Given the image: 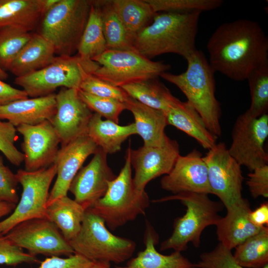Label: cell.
Returning <instances> with one entry per match:
<instances>
[{"label": "cell", "instance_id": "obj_1", "mask_svg": "<svg viewBox=\"0 0 268 268\" xmlns=\"http://www.w3.org/2000/svg\"><path fill=\"white\" fill-rule=\"evenodd\" d=\"M208 62L214 72L235 81L246 80L268 64V38L260 24L239 19L219 25L209 37Z\"/></svg>", "mask_w": 268, "mask_h": 268}, {"label": "cell", "instance_id": "obj_2", "mask_svg": "<svg viewBox=\"0 0 268 268\" xmlns=\"http://www.w3.org/2000/svg\"><path fill=\"white\" fill-rule=\"evenodd\" d=\"M201 13H156L152 22L134 39V50L150 60L168 53L186 60L197 50L196 37Z\"/></svg>", "mask_w": 268, "mask_h": 268}, {"label": "cell", "instance_id": "obj_3", "mask_svg": "<svg viewBox=\"0 0 268 268\" xmlns=\"http://www.w3.org/2000/svg\"><path fill=\"white\" fill-rule=\"evenodd\" d=\"M186 61L185 72L178 74L165 72L160 76L180 89L209 132L217 138L221 134V108L215 95V72L201 51L197 50Z\"/></svg>", "mask_w": 268, "mask_h": 268}, {"label": "cell", "instance_id": "obj_4", "mask_svg": "<svg viewBox=\"0 0 268 268\" xmlns=\"http://www.w3.org/2000/svg\"><path fill=\"white\" fill-rule=\"evenodd\" d=\"M130 144L126 151L125 164L119 175L109 184L105 195L90 208L100 217L107 227L114 231L144 215L150 201L145 191L134 185L130 160Z\"/></svg>", "mask_w": 268, "mask_h": 268}, {"label": "cell", "instance_id": "obj_5", "mask_svg": "<svg viewBox=\"0 0 268 268\" xmlns=\"http://www.w3.org/2000/svg\"><path fill=\"white\" fill-rule=\"evenodd\" d=\"M175 200L179 201L186 207V212L174 220L173 232L161 243L160 250L173 249L181 253L187 249L190 243L199 248L203 231L208 226H216L221 217L219 212L222 210L223 205L221 202L211 200L207 194L190 192L172 195L153 202Z\"/></svg>", "mask_w": 268, "mask_h": 268}, {"label": "cell", "instance_id": "obj_6", "mask_svg": "<svg viewBox=\"0 0 268 268\" xmlns=\"http://www.w3.org/2000/svg\"><path fill=\"white\" fill-rule=\"evenodd\" d=\"M91 0H59L43 15L38 34L59 56L70 57L77 51L90 11Z\"/></svg>", "mask_w": 268, "mask_h": 268}, {"label": "cell", "instance_id": "obj_7", "mask_svg": "<svg viewBox=\"0 0 268 268\" xmlns=\"http://www.w3.org/2000/svg\"><path fill=\"white\" fill-rule=\"evenodd\" d=\"M68 242L74 254L90 261L117 264L130 259L136 248L134 241L114 235L104 221L88 209L79 232Z\"/></svg>", "mask_w": 268, "mask_h": 268}, {"label": "cell", "instance_id": "obj_8", "mask_svg": "<svg viewBox=\"0 0 268 268\" xmlns=\"http://www.w3.org/2000/svg\"><path fill=\"white\" fill-rule=\"evenodd\" d=\"M99 66L94 61L82 59L78 55L58 56L45 67L16 77L14 82L28 96H44L53 93L59 87L79 89L84 78L93 74Z\"/></svg>", "mask_w": 268, "mask_h": 268}, {"label": "cell", "instance_id": "obj_9", "mask_svg": "<svg viewBox=\"0 0 268 268\" xmlns=\"http://www.w3.org/2000/svg\"><path fill=\"white\" fill-rule=\"evenodd\" d=\"M92 60L100 65L92 74L119 87L157 78L171 67L169 64L152 61L134 50L107 49Z\"/></svg>", "mask_w": 268, "mask_h": 268}, {"label": "cell", "instance_id": "obj_10", "mask_svg": "<svg viewBox=\"0 0 268 268\" xmlns=\"http://www.w3.org/2000/svg\"><path fill=\"white\" fill-rule=\"evenodd\" d=\"M56 166L35 171L20 169L16 175L22 189L14 210L0 221V234L5 235L18 223L31 219L46 218V204L50 186L56 176Z\"/></svg>", "mask_w": 268, "mask_h": 268}, {"label": "cell", "instance_id": "obj_11", "mask_svg": "<svg viewBox=\"0 0 268 268\" xmlns=\"http://www.w3.org/2000/svg\"><path fill=\"white\" fill-rule=\"evenodd\" d=\"M268 136V114L254 117L246 111L234 123L228 151L241 166L251 172L268 165V154L264 148Z\"/></svg>", "mask_w": 268, "mask_h": 268}, {"label": "cell", "instance_id": "obj_12", "mask_svg": "<svg viewBox=\"0 0 268 268\" xmlns=\"http://www.w3.org/2000/svg\"><path fill=\"white\" fill-rule=\"evenodd\" d=\"M5 235L13 244L33 256L67 257L74 254L57 227L47 218L22 221Z\"/></svg>", "mask_w": 268, "mask_h": 268}, {"label": "cell", "instance_id": "obj_13", "mask_svg": "<svg viewBox=\"0 0 268 268\" xmlns=\"http://www.w3.org/2000/svg\"><path fill=\"white\" fill-rule=\"evenodd\" d=\"M203 158L211 194L216 196L226 208L242 199L241 166L230 154L225 143H216Z\"/></svg>", "mask_w": 268, "mask_h": 268}, {"label": "cell", "instance_id": "obj_14", "mask_svg": "<svg viewBox=\"0 0 268 268\" xmlns=\"http://www.w3.org/2000/svg\"><path fill=\"white\" fill-rule=\"evenodd\" d=\"M78 90L62 87L56 94V112L50 122L63 146L87 133L93 112L83 101Z\"/></svg>", "mask_w": 268, "mask_h": 268}, {"label": "cell", "instance_id": "obj_15", "mask_svg": "<svg viewBox=\"0 0 268 268\" xmlns=\"http://www.w3.org/2000/svg\"><path fill=\"white\" fill-rule=\"evenodd\" d=\"M16 130L23 136L24 170L35 171L53 164L60 139L50 121L35 125H21Z\"/></svg>", "mask_w": 268, "mask_h": 268}, {"label": "cell", "instance_id": "obj_16", "mask_svg": "<svg viewBox=\"0 0 268 268\" xmlns=\"http://www.w3.org/2000/svg\"><path fill=\"white\" fill-rule=\"evenodd\" d=\"M107 155L98 147L90 161L80 169L69 186L68 191L74 200L86 210L105 195L109 183L117 176L108 164Z\"/></svg>", "mask_w": 268, "mask_h": 268}, {"label": "cell", "instance_id": "obj_17", "mask_svg": "<svg viewBox=\"0 0 268 268\" xmlns=\"http://www.w3.org/2000/svg\"><path fill=\"white\" fill-rule=\"evenodd\" d=\"M178 142L169 137L161 146L143 145L130 150L132 166L134 169V185L140 191L145 190L152 180L168 174L180 155Z\"/></svg>", "mask_w": 268, "mask_h": 268}, {"label": "cell", "instance_id": "obj_18", "mask_svg": "<svg viewBox=\"0 0 268 268\" xmlns=\"http://www.w3.org/2000/svg\"><path fill=\"white\" fill-rule=\"evenodd\" d=\"M160 185L173 195L189 192L211 194L207 165L201 153L196 149L178 156L170 172L161 179Z\"/></svg>", "mask_w": 268, "mask_h": 268}, {"label": "cell", "instance_id": "obj_19", "mask_svg": "<svg viewBox=\"0 0 268 268\" xmlns=\"http://www.w3.org/2000/svg\"><path fill=\"white\" fill-rule=\"evenodd\" d=\"M98 148L87 134L61 147L53 163L56 167L57 177L50 191L46 206L58 199L67 195L74 177L86 159L94 154Z\"/></svg>", "mask_w": 268, "mask_h": 268}, {"label": "cell", "instance_id": "obj_20", "mask_svg": "<svg viewBox=\"0 0 268 268\" xmlns=\"http://www.w3.org/2000/svg\"><path fill=\"white\" fill-rule=\"evenodd\" d=\"M226 210V215L216 225V235L219 242L232 250L259 232L262 227H257L251 221V209L245 199L227 208Z\"/></svg>", "mask_w": 268, "mask_h": 268}, {"label": "cell", "instance_id": "obj_21", "mask_svg": "<svg viewBox=\"0 0 268 268\" xmlns=\"http://www.w3.org/2000/svg\"><path fill=\"white\" fill-rule=\"evenodd\" d=\"M56 94L15 100L0 106V120H6L15 127L35 125L50 121L56 112Z\"/></svg>", "mask_w": 268, "mask_h": 268}, {"label": "cell", "instance_id": "obj_22", "mask_svg": "<svg viewBox=\"0 0 268 268\" xmlns=\"http://www.w3.org/2000/svg\"><path fill=\"white\" fill-rule=\"evenodd\" d=\"M158 242V233L147 221L144 235V250L130 259L125 266H117L115 268H194L195 267L181 252L174 251L168 255L158 252L155 248Z\"/></svg>", "mask_w": 268, "mask_h": 268}, {"label": "cell", "instance_id": "obj_23", "mask_svg": "<svg viewBox=\"0 0 268 268\" xmlns=\"http://www.w3.org/2000/svg\"><path fill=\"white\" fill-rule=\"evenodd\" d=\"M125 103L127 110L134 116L136 134L143 139V145L157 147L164 145L169 138L165 133L168 125L165 113L130 96Z\"/></svg>", "mask_w": 268, "mask_h": 268}, {"label": "cell", "instance_id": "obj_24", "mask_svg": "<svg viewBox=\"0 0 268 268\" xmlns=\"http://www.w3.org/2000/svg\"><path fill=\"white\" fill-rule=\"evenodd\" d=\"M168 125H171L195 139L204 148L210 149L217 137L206 127L196 109L187 101L180 100L166 112Z\"/></svg>", "mask_w": 268, "mask_h": 268}, {"label": "cell", "instance_id": "obj_25", "mask_svg": "<svg viewBox=\"0 0 268 268\" xmlns=\"http://www.w3.org/2000/svg\"><path fill=\"white\" fill-rule=\"evenodd\" d=\"M87 135L107 154L119 151L123 143L131 135L136 134L134 123L121 126L110 120H103L99 114H93Z\"/></svg>", "mask_w": 268, "mask_h": 268}, {"label": "cell", "instance_id": "obj_26", "mask_svg": "<svg viewBox=\"0 0 268 268\" xmlns=\"http://www.w3.org/2000/svg\"><path fill=\"white\" fill-rule=\"evenodd\" d=\"M45 12V0H0V29L16 26L30 32Z\"/></svg>", "mask_w": 268, "mask_h": 268}, {"label": "cell", "instance_id": "obj_27", "mask_svg": "<svg viewBox=\"0 0 268 268\" xmlns=\"http://www.w3.org/2000/svg\"><path fill=\"white\" fill-rule=\"evenodd\" d=\"M52 45L39 34L34 33L13 61L9 70L16 77L40 69L55 58Z\"/></svg>", "mask_w": 268, "mask_h": 268}, {"label": "cell", "instance_id": "obj_28", "mask_svg": "<svg viewBox=\"0 0 268 268\" xmlns=\"http://www.w3.org/2000/svg\"><path fill=\"white\" fill-rule=\"evenodd\" d=\"M86 209L67 195L47 206L46 218L59 229L69 242L79 232Z\"/></svg>", "mask_w": 268, "mask_h": 268}, {"label": "cell", "instance_id": "obj_29", "mask_svg": "<svg viewBox=\"0 0 268 268\" xmlns=\"http://www.w3.org/2000/svg\"><path fill=\"white\" fill-rule=\"evenodd\" d=\"M157 78L129 83L121 88L130 97L143 105L165 113L179 99Z\"/></svg>", "mask_w": 268, "mask_h": 268}, {"label": "cell", "instance_id": "obj_30", "mask_svg": "<svg viewBox=\"0 0 268 268\" xmlns=\"http://www.w3.org/2000/svg\"><path fill=\"white\" fill-rule=\"evenodd\" d=\"M111 1L132 42L139 32L152 22L156 13L146 0Z\"/></svg>", "mask_w": 268, "mask_h": 268}, {"label": "cell", "instance_id": "obj_31", "mask_svg": "<svg viewBox=\"0 0 268 268\" xmlns=\"http://www.w3.org/2000/svg\"><path fill=\"white\" fill-rule=\"evenodd\" d=\"M107 49L100 9L97 0H91L89 16L78 45L77 55L82 59L92 60Z\"/></svg>", "mask_w": 268, "mask_h": 268}, {"label": "cell", "instance_id": "obj_32", "mask_svg": "<svg viewBox=\"0 0 268 268\" xmlns=\"http://www.w3.org/2000/svg\"><path fill=\"white\" fill-rule=\"evenodd\" d=\"M235 261L245 268H263L268 265V226L235 248Z\"/></svg>", "mask_w": 268, "mask_h": 268}, {"label": "cell", "instance_id": "obj_33", "mask_svg": "<svg viewBox=\"0 0 268 268\" xmlns=\"http://www.w3.org/2000/svg\"><path fill=\"white\" fill-rule=\"evenodd\" d=\"M107 49L134 50L133 42L115 11L111 0H97Z\"/></svg>", "mask_w": 268, "mask_h": 268}, {"label": "cell", "instance_id": "obj_34", "mask_svg": "<svg viewBox=\"0 0 268 268\" xmlns=\"http://www.w3.org/2000/svg\"><path fill=\"white\" fill-rule=\"evenodd\" d=\"M33 34L16 26L0 29V67L9 70L16 56L28 42Z\"/></svg>", "mask_w": 268, "mask_h": 268}, {"label": "cell", "instance_id": "obj_35", "mask_svg": "<svg viewBox=\"0 0 268 268\" xmlns=\"http://www.w3.org/2000/svg\"><path fill=\"white\" fill-rule=\"evenodd\" d=\"M248 81L251 102L246 111L251 116L259 117L267 114L268 110V64L253 70Z\"/></svg>", "mask_w": 268, "mask_h": 268}, {"label": "cell", "instance_id": "obj_36", "mask_svg": "<svg viewBox=\"0 0 268 268\" xmlns=\"http://www.w3.org/2000/svg\"><path fill=\"white\" fill-rule=\"evenodd\" d=\"M155 13L209 11L220 7L221 0H146Z\"/></svg>", "mask_w": 268, "mask_h": 268}, {"label": "cell", "instance_id": "obj_37", "mask_svg": "<svg viewBox=\"0 0 268 268\" xmlns=\"http://www.w3.org/2000/svg\"><path fill=\"white\" fill-rule=\"evenodd\" d=\"M78 94L92 112L117 124L119 122L120 114L127 109L125 103L116 99L96 96L80 89Z\"/></svg>", "mask_w": 268, "mask_h": 268}, {"label": "cell", "instance_id": "obj_38", "mask_svg": "<svg viewBox=\"0 0 268 268\" xmlns=\"http://www.w3.org/2000/svg\"><path fill=\"white\" fill-rule=\"evenodd\" d=\"M231 251L219 242L211 251L201 254L195 266L197 268H245L235 261ZM263 268H268V265Z\"/></svg>", "mask_w": 268, "mask_h": 268}, {"label": "cell", "instance_id": "obj_39", "mask_svg": "<svg viewBox=\"0 0 268 268\" xmlns=\"http://www.w3.org/2000/svg\"><path fill=\"white\" fill-rule=\"evenodd\" d=\"M79 89L96 96L114 99L124 103L129 97L121 87L113 86L92 74L84 78Z\"/></svg>", "mask_w": 268, "mask_h": 268}, {"label": "cell", "instance_id": "obj_40", "mask_svg": "<svg viewBox=\"0 0 268 268\" xmlns=\"http://www.w3.org/2000/svg\"><path fill=\"white\" fill-rule=\"evenodd\" d=\"M17 132L11 123L0 120V151L12 165L19 166L24 161V155L15 145Z\"/></svg>", "mask_w": 268, "mask_h": 268}, {"label": "cell", "instance_id": "obj_41", "mask_svg": "<svg viewBox=\"0 0 268 268\" xmlns=\"http://www.w3.org/2000/svg\"><path fill=\"white\" fill-rule=\"evenodd\" d=\"M39 262L36 256L24 252L5 235L0 234V265L15 267L23 263L33 264Z\"/></svg>", "mask_w": 268, "mask_h": 268}, {"label": "cell", "instance_id": "obj_42", "mask_svg": "<svg viewBox=\"0 0 268 268\" xmlns=\"http://www.w3.org/2000/svg\"><path fill=\"white\" fill-rule=\"evenodd\" d=\"M18 184L16 174L4 165L0 155V201L17 204L19 200L16 191Z\"/></svg>", "mask_w": 268, "mask_h": 268}, {"label": "cell", "instance_id": "obj_43", "mask_svg": "<svg viewBox=\"0 0 268 268\" xmlns=\"http://www.w3.org/2000/svg\"><path fill=\"white\" fill-rule=\"evenodd\" d=\"M247 185L254 199L268 198V165L255 169L248 175Z\"/></svg>", "mask_w": 268, "mask_h": 268}, {"label": "cell", "instance_id": "obj_44", "mask_svg": "<svg viewBox=\"0 0 268 268\" xmlns=\"http://www.w3.org/2000/svg\"><path fill=\"white\" fill-rule=\"evenodd\" d=\"M92 263L84 257L74 254L66 258L51 256L41 262L37 268H90Z\"/></svg>", "mask_w": 268, "mask_h": 268}, {"label": "cell", "instance_id": "obj_45", "mask_svg": "<svg viewBox=\"0 0 268 268\" xmlns=\"http://www.w3.org/2000/svg\"><path fill=\"white\" fill-rule=\"evenodd\" d=\"M27 98L28 96L23 90L13 87L0 79V106Z\"/></svg>", "mask_w": 268, "mask_h": 268}, {"label": "cell", "instance_id": "obj_46", "mask_svg": "<svg viewBox=\"0 0 268 268\" xmlns=\"http://www.w3.org/2000/svg\"><path fill=\"white\" fill-rule=\"evenodd\" d=\"M249 218L255 225L259 227L268 226V202L265 201L255 210L250 211Z\"/></svg>", "mask_w": 268, "mask_h": 268}, {"label": "cell", "instance_id": "obj_47", "mask_svg": "<svg viewBox=\"0 0 268 268\" xmlns=\"http://www.w3.org/2000/svg\"><path fill=\"white\" fill-rule=\"evenodd\" d=\"M16 204L5 201H0V218L9 214L14 210Z\"/></svg>", "mask_w": 268, "mask_h": 268}, {"label": "cell", "instance_id": "obj_48", "mask_svg": "<svg viewBox=\"0 0 268 268\" xmlns=\"http://www.w3.org/2000/svg\"><path fill=\"white\" fill-rule=\"evenodd\" d=\"M90 268H111L110 263L105 262H92Z\"/></svg>", "mask_w": 268, "mask_h": 268}, {"label": "cell", "instance_id": "obj_49", "mask_svg": "<svg viewBox=\"0 0 268 268\" xmlns=\"http://www.w3.org/2000/svg\"><path fill=\"white\" fill-rule=\"evenodd\" d=\"M7 77H8L7 73L5 71H4L0 67V79L2 80H4L7 79Z\"/></svg>", "mask_w": 268, "mask_h": 268}, {"label": "cell", "instance_id": "obj_50", "mask_svg": "<svg viewBox=\"0 0 268 268\" xmlns=\"http://www.w3.org/2000/svg\"><path fill=\"white\" fill-rule=\"evenodd\" d=\"M194 268H197L196 267H195Z\"/></svg>", "mask_w": 268, "mask_h": 268}]
</instances>
